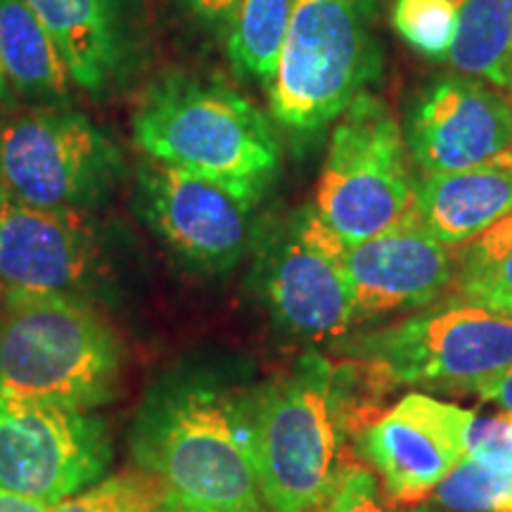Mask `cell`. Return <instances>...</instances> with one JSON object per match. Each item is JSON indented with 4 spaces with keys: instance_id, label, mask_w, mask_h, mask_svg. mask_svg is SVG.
Returning a JSON list of instances; mask_svg holds the SVG:
<instances>
[{
    "instance_id": "10",
    "label": "cell",
    "mask_w": 512,
    "mask_h": 512,
    "mask_svg": "<svg viewBox=\"0 0 512 512\" xmlns=\"http://www.w3.org/2000/svg\"><path fill=\"white\" fill-rule=\"evenodd\" d=\"M347 242L302 207L259 245L256 273L273 316L304 337H339L356 323V304L342 268Z\"/></svg>"
},
{
    "instance_id": "2",
    "label": "cell",
    "mask_w": 512,
    "mask_h": 512,
    "mask_svg": "<svg viewBox=\"0 0 512 512\" xmlns=\"http://www.w3.org/2000/svg\"><path fill=\"white\" fill-rule=\"evenodd\" d=\"M133 138L155 162L259 202L278 176L280 140L264 112L221 81L164 74L140 98Z\"/></svg>"
},
{
    "instance_id": "11",
    "label": "cell",
    "mask_w": 512,
    "mask_h": 512,
    "mask_svg": "<svg viewBox=\"0 0 512 512\" xmlns=\"http://www.w3.org/2000/svg\"><path fill=\"white\" fill-rule=\"evenodd\" d=\"M136 207L164 245L207 273L233 268L252 242L254 202L192 171L140 164Z\"/></svg>"
},
{
    "instance_id": "19",
    "label": "cell",
    "mask_w": 512,
    "mask_h": 512,
    "mask_svg": "<svg viewBox=\"0 0 512 512\" xmlns=\"http://www.w3.org/2000/svg\"><path fill=\"white\" fill-rule=\"evenodd\" d=\"M458 36L451 62L460 74L512 91V0H453Z\"/></svg>"
},
{
    "instance_id": "25",
    "label": "cell",
    "mask_w": 512,
    "mask_h": 512,
    "mask_svg": "<svg viewBox=\"0 0 512 512\" xmlns=\"http://www.w3.org/2000/svg\"><path fill=\"white\" fill-rule=\"evenodd\" d=\"M373 470L356 460H339L328 489L311 512H389Z\"/></svg>"
},
{
    "instance_id": "3",
    "label": "cell",
    "mask_w": 512,
    "mask_h": 512,
    "mask_svg": "<svg viewBox=\"0 0 512 512\" xmlns=\"http://www.w3.org/2000/svg\"><path fill=\"white\" fill-rule=\"evenodd\" d=\"M124 347L98 309L64 294L3 292L0 389L93 413L117 399Z\"/></svg>"
},
{
    "instance_id": "7",
    "label": "cell",
    "mask_w": 512,
    "mask_h": 512,
    "mask_svg": "<svg viewBox=\"0 0 512 512\" xmlns=\"http://www.w3.org/2000/svg\"><path fill=\"white\" fill-rule=\"evenodd\" d=\"M344 351L375 363L399 387L479 394L512 368V313L460 299L356 337Z\"/></svg>"
},
{
    "instance_id": "13",
    "label": "cell",
    "mask_w": 512,
    "mask_h": 512,
    "mask_svg": "<svg viewBox=\"0 0 512 512\" xmlns=\"http://www.w3.org/2000/svg\"><path fill=\"white\" fill-rule=\"evenodd\" d=\"M105 273V249L86 211L38 209L0 197L3 292L64 294L91 302Z\"/></svg>"
},
{
    "instance_id": "15",
    "label": "cell",
    "mask_w": 512,
    "mask_h": 512,
    "mask_svg": "<svg viewBox=\"0 0 512 512\" xmlns=\"http://www.w3.org/2000/svg\"><path fill=\"white\" fill-rule=\"evenodd\" d=\"M339 261L356 318L430 306L456 278L451 249L434 238L415 209L375 238L344 247Z\"/></svg>"
},
{
    "instance_id": "14",
    "label": "cell",
    "mask_w": 512,
    "mask_h": 512,
    "mask_svg": "<svg viewBox=\"0 0 512 512\" xmlns=\"http://www.w3.org/2000/svg\"><path fill=\"white\" fill-rule=\"evenodd\" d=\"M403 138L422 176L503 162L512 159V102L475 76H441L415 98Z\"/></svg>"
},
{
    "instance_id": "9",
    "label": "cell",
    "mask_w": 512,
    "mask_h": 512,
    "mask_svg": "<svg viewBox=\"0 0 512 512\" xmlns=\"http://www.w3.org/2000/svg\"><path fill=\"white\" fill-rule=\"evenodd\" d=\"M112 441L93 413L0 389V489L53 508L107 475Z\"/></svg>"
},
{
    "instance_id": "32",
    "label": "cell",
    "mask_w": 512,
    "mask_h": 512,
    "mask_svg": "<svg viewBox=\"0 0 512 512\" xmlns=\"http://www.w3.org/2000/svg\"><path fill=\"white\" fill-rule=\"evenodd\" d=\"M3 195H5V192H3V190H0V197H3Z\"/></svg>"
},
{
    "instance_id": "22",
    "label": "cell",
    "mask_w": 512,
    "mask_h": 512,
    "mask_svg": "<svg viewBox=\"0 0 512 512\" xmlns=\"http://www.w3.org/2000/svg\"><path fill=\"white\" fill-rule=\"evenodd\" d=\"M441 512H512V470L465 456L432 491Z\"/></svg>"
},
{
    "instance_id": "12",
    "label": "cell",
    "mask_w": 512,
    "mask_h": 512,
    "mask_svg": "<svg viewBox=\"0 0 512 512\" xmlns=\"http://www.w3.org/2000/svg\"><path fill=\"white\" fill-rule=\"evenodd\" d=\"M475 413L434 396L411 392L358 432L361 458L380 475L392 508L427 501L467 456Z\"/></svg>"
},
{
    "instance_id": "16",
    "label": "cell",
    "mask_w": 512,
    "mask_h": 512,
    "mask_svg": "<svg viewBox=\"0 0 512 512\" xmlns=\"http://www.w3.org/2000/svg\"><path fill=\"white\" fill-rule=\"evenodd\" d=\"M88 93H102L124 69L131 48L126 0H27Z\"/></svg>"
},
{
    "instance_id": "8",
    "label": "cell",
    "mask_w": 512,
    "mask_h": 512,
    "mask_svg": "<svg viewBox=\"0 0 512 512\" xmlns=\"http://www.w3.org/2000/svg\"><path fill=\"white\" fill-rule=\"evenodd\" d=\"M124 169L117 143L79 112L36 110L0 124V190L29 207L88 211Z\"/></svg>"
},
{
    "instance_id": "24",
    "label": "cell",
    "mask_w": 512,
    "mask_h": 512,
    "mask_svg": "<svg viewBox=\"0 0 512 512\" xmlns=\"http://www.w3.org/2000/svg\"><path fill=\"white\" fill-rule=\"evenodd\" d=\"M164 503L162 486L138 470L102 477L79 494L53 505L48 512H157Z\"/></svg>"
},
{
    "instance_id": "1",
    "label": "cell",
    "mask_w": 512,
    "mask_h": 512,
    "mask_svg": "<svg viewBox=\"0 0 512 512\" xmlns=\"http://www.w3.org/2000/svg\"><path fill=\"white\" fill-rule=\"evenodd\" d=\"M133 458L188 512H266L240 401L207 384H166L147 396L131 432Z\"/></svg>"
},
{
    "instance_id": "18",
    "label": "cell",
    "mask_w": 512,
    "mask_h": 512,
    "mask_svg": "<svg viewBox=\"0 0 512 512\" xmlns=\"http://www.w3.org/2000/svg\"><path fill=\"white\" fill-rule=\"evenodd\" d=\"M0 64L12 93L41 102L67 100V62L27 0H0Z\"/></svg>"
},
{
    "instance_id": "20",
    "label": "cell",
    "mask_w": 512,
    "mask_h": 512,
    "mask_svg": "<svg viewBox=\"0 0 512 512\" xmlns=\"http://www.w3.org/2000/svg\"><path fill=\"white\" fill-rule=\"evenodd\" d=\"M294 0H238L228 24V57L242 76L271 86Z\"/></svg>"
},
{
    "instance_id": "17",
    "label": "cell",
    "mask_w": 512,
    "mask_h": 512,
    "mask_svg": "<svg viewBox=\"0 0 512 512\" xmlns=\"http://www.w3.org/2000/svg\"><path fill=\"white\" fill-rule=\"evenodd\" d=\"M415 211L446 247L465 245L512 211V159L422 176Z\"/></svg>"
},
{
    "instance_id": "5",
    "label": "cell",
    "mask_w": 512,
    "mask_h": 512,
    "mask_svg": "<svg viewBox=\"0 0 512 512\" xmlns=\"http://www.w3.org/2000/svg\"><path fill=\"white\" fill-rule=\"evenodd\" d=\"M380 69L366 0H294L268 86L273 119L294 136H311L342 117Z\"/></svg>"
},
{
    "instance_id": "4",
    "label": "cell",
    "mask_w": 512,
    "mask_h": 512,
    "mask_svg": "<svg viewBox=\"0 0 512 512\" xmlns=\"http://www.w3.org/2000/svg\"><path fill=\"white\" fill-rule=\"evenodd\" d=\"M249 458L271 512H311L337 467L332 363L306 354L240 401Z\"/></svg>"
},
{
    "instance_id": "29",
    "label": "cell",
    "mask_w": 512,
    "mask_h": 512,
    "mask_svg": "<svg viewBox=\"0 0 512 512\" xmlns=\"http://www.w3.org/2000/svg\"><path fill=\"white\" fill-rule=\"evenodd\" d=\"M50 505L0 489V512H48Z\"/></svg>"
},
{
    "instance_id": "6",
    "label": "cell",
    "mask_w": 512,
    "mask_h": 512,
    "mask_svg": "<svg viewBox=\"0 0 512 512\" xmlns=\"http://www.w3.org/2000/svg\"><path fill=\"white\" fill-rule=\"evenodd\" d=\"M415 190L399 121L373 93H358L332 128L311 207L339 240L358 245L411 214Z\"/></svg>"
},
{
    "instance_id": "26",
    "label": "cell",
    "mask_w": 512,
    "mask_h": 512,
    "mask_svg": "<svg viewBox=\"0 0 512 512\" xmlns=\"http://www.w3.org/2000/svg\"><path fill=\"white\" fill-rule=\"evenodd\" d=\"M467 456L512 470V415H475L467 434Z\"/></svg>"
},
{
    "instance_id": "28",
    "label": "cell",
    "mask_w": 512,
    "mask_h": 512,
    "mask_svg": "<svg viewBox=\"0 0 512 512\" xmlns=\"http://www.w3.org/2000/svg\"><path fill=\"white\" fill-rule=\"evenodd\" d=\"M479 396L486 403H494V406L501 408L503 413L512 415V368L508 373H503L496 382H491L489 387H484Z\"/></svg>"
},
{
    "instance_id": "21",
    "label": "cell",
    "mask_w": 512,
    "mask_h": 512,
    "mask_svg": "<svg viewBox=\"0 0 512 512\" xmlns=\"http://www.w3.org/2000/svg\"><path fill=\"white\" fill-rule=\"evenodd\" d=\"M458 292L463 302L512 313V211L465 242Z\"/></svg>"
},
{
    "instance_id": "23",
    "label": "cell",
    "mask_w": 512,
    "mask_h": 512,
    "mask_svg": "<svg viewBox=\"0 0 512 512\" xmlns=\"http://www.w3.org/2000/svg\"><path fill=\"white\" fill-rule=\"evenodd\" d=\"M392 24L425 60L448 62L458 36V8L453 0H394Z\"/></svg>"
},
{
    "instance_id": "31",
    "label": "cell",
    "mask_w": 512,
    "mask_h": 512,
    "mask_svg": "<svg viewBox=\"0 0 512 512\" xmlns=\"http://www.w3.org/2000/svg\"><path fill=\"white\" fill-rule=\"evenodd\" d=\"M157 512H188V510H183V508H178L176 503H171L169 498H166V503L162 505V508H159Z\"/></svg>"
},
{
    "instance_id": "30",
    "label": "cell",
    "mask_w": 512,
    "mask_h": 512,
    "mask_svg": "<svg viewBox=\"0 0 512 512\" xmlns=\"http://www.w3.org/2000/svg\"><path fill=\"white\" fill-rule=\"evenodd\" d=\"M10 86H8V79H5V72H3V64H0V107L8 105L10 102Z\"/></svg>"
},
{
    "instance_id": "27",
    "label": "cell",
    "mask_w": 512,
    "mask_h": 512,
    "mask_svg": "<svg viewBox=\"0 0 512 512\" xmlns=\"http://www.w3.org/2000/svg\"><path fill=\"white\" fill-rule=\"evenodd\" d=\"M183 3L188 5L192 15L200 17L204 24H209V27L228 29L230 17H233L238 0H183Z\"/></svg>"
}]
</instances>
